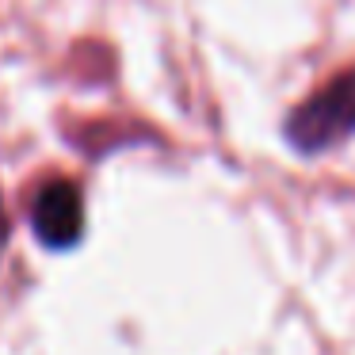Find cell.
<instances>
[{
    "label": "cell",
    "instance_id": "obj_3",
    "mask_svg": "<svg viewBox=\"0 0 355 355\" xmlns=\"http://www.w3.org/2000/svg\"><path fill=\"white\" fill-rule=\"evenodd\" d=\"M4 245H8V214H4V202H0V256H4Z\"/></svg>",
    "mask_w": 355,
    "mask_h": 355
},
{
    "label": "cell",
    "instance_id": "obj_2",
    "mask_svg": "<svg viewBox=\"0 0 355 355\" xmlns=\"http://www.w3.org/2000/svg\"><path fill=\"white\" fill-rule=\"evenodd\" d=\"M31 230L46 248H73L85 233V195L73 180H46L31 199Z\"/></svg>",
    "mask_w": 355,
    "mask_h": 355
},
{
    "label": "cell",
    "instance_id": "obj_1",
    "mask_svg": "<svg viewBox=\"0 0 355 355\" xmlns=\"http://www.w3.org/2000/svg\"><path fill=\"white\" fill-rule=\"evenodd\" d=\"M283 134L302 157L324 153V149L352 138L355 134V69L336 73L309 100H302L286 115Z\"/></svg>",
    "mask_w": 355,
    "mask_h": 355
}]
</instances>
